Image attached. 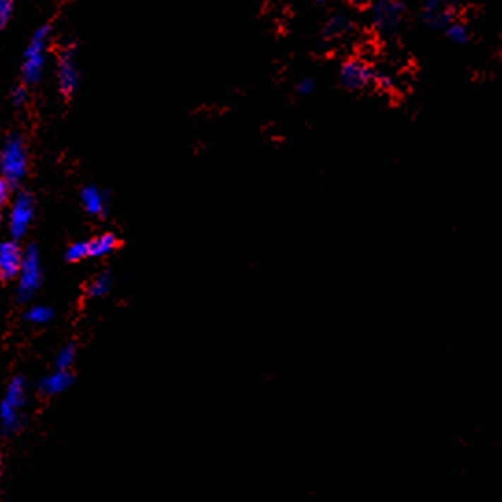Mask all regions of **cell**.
<instances>
[{
    "mask_svg": "<svg viewBox=\"0 0 502 502\" xmlns=\"http://www.w3.org/2000/svg\"><path fill=\"white\" fill-rule=\"evenodd\" d=\"M381 72L366 59L349 58L340 65L338 80L347 91H366L369 87L378 85Z\"/></svg>",
    "mask_w": 502,
    "mask_h": 502,
    "instance_id": "6da1fadb",
    "label": "cell"
},
{
    "mask_svg": "<svg viewBox=\"0 0 502 502\" xmlns=\"http://www.w3.org/2000/svg\"><path fill=\"white\" fill-rule=\"evenodd\" d=\"M407 8L402 0H377L371 10V23L373 28L384 37H392L401 30L405 23Z\"/></svg>",
    "mask_w": 502,
    "mask_h": 502,
    "instance_id": "7a4b0ae2",
    "label": "cell"
},
{
    "mask_svg": "<svg viewBox=\"0 0 502 502\" xmlns=\"http://www.w3.org/2000/svg\"><path fill=\"white\" fill-rule=\"evenodd\" d=\"M26 392H24V381L20 377L13 378L6 390L4 401L0 407V421L6 432L17 431L23 423V408L26 402Z\"/></svg>",
    "mask_w": 502,
    "mask_h": 502,
    "instance_id": "3957f363",
    "label": "cell"
},
{
    "mask_svg": "<svg viewBox=\"0 0 502 502\" xmlns=\"http://www.w3.org/2000/svg\"><path fill=\"white\" fill-rule=\"evenodd\" d=\"M23 263V249L19 248L17 242H2L0 244V279L2 281H11V279L19 277Z\"/></svg>",
    "mask_w": 502,
    "mask_h": 502,
    "instance_id": "277c9868",
    "label": "cell"
},
{
    "mask_svg": "<svg viewBox=\"0 0 502 502\" xmlns=\"http://www.w3.org/2000/svg\"><path fill=\"white\" fill-rule=\"evenodd\" d=\"M421 13L426 26L432 30H445L455 20V11L445 0H425Z\"/></svg>",
    "mask_w": 502,
    "mask_h": 502,
    "instance_id": "5b68a950",
    "label": "cell"
},
{
    "mask_svg": "<svg viewBox=\"0 0 502 502\" xmlns=\"http://www.w3.org/2000/svg\"><path fill=\"white\" fill-rule=\"evenodd\" d=\"M39 282H41V270H39L37 257L34 253H28L24 257L23 268L19 273V294L26 299L35 292Z\"/></svg>",
    "mask_w": 502,
    "mask_h": 502,
    "instance_id": "8992f818",
    "label": "cell"
},
{
    "mask_svg": "<svg viewBox=\"0 0 502 502\" xmlns=\"http://www.w3.org/2000/svg\"><path fill=\"white\" fill-rule=\"evenodd\" d=\"M72 383V377L67 369H56L54 373H50L48 377L43 378L41 383V390L47 395H58V393L65 392Z\"/></svg>",
    "mask_w": 502,
    "mask_h": 502,
    "instance_id": "52a82bcc",
    "label": "cell"
},
{
    "mask_svg": "<svg viewBox=\"0 0 502 502\" xmlns=\"http://www.w3.org/2000/svg\"><path fill=\"white\" fill-rule=\"evenodd\" d=\"M351 28H353V23H351L349 17H345V15H333L325 23L323 34L329 39H338L347 34V32H351Z\"/></svg>",
    "mask_w": 502,
    "mask_h": 502,
    "instance_id": "ba28073f",
    "label": "cell"
},
{
    "mask_svg": "<svg viewBox=\"0 0 502 502\" xmlns=\"http://www.w3.org/2000/svg\"><path fill=\"white\" fill-rule=\"evenodd\" d=\"M445 35H447V39L453 41L455 44H465L469 43V39H471V32H469V28L464 23H460V20H453V23L445 28Z\"/></svg>",
    "mask_w": 502,
    "mask_h": 502,
    "instance_id": "9c48e42d",
    "label": "cell"
},
{
    "mask_svg": "<svg viewBox=\"0 0 502 502\" xmlns=\"http://www.w3.org/2000/svg\"><path fill=\"white\" fill-rule=\"evenodd\" d=\"M116 246V240L113 234H104V237H100V239L92 240L91 244H89V255H92V257H100V255L109 253L111 249Z\"/></svg>",
    "mask_w": 502,
    "mask_h": 502,
    "instance_id": "30bf717a",
    "label": "cell"
},
{
    "mask_svg": "<svg viewBox=\"0 0 502 502\" xmlns=\"http://www.w3.org/2000/svg\"><path fill=\"white\" fill-rule=\"evenodd\" d=\"M26 320H28L30 323H35V325H44V323L52 320V311H50L48 306L35 305L26 312Z\"/></svg>",
    "mask_w": 502,
    "mask_h": 502,
    "instance_id": "8fae6325",
    "label": "cell"
},
{
    "mask_svg": "<svg viewBox=\"0 0 502 502\" xmlns=\"http://www.w3.org/2000/svg\"><path fill=\"white\" fill-rule=\"evenodd\" d=\"M74 359H76V349H74V345H65V347H61L58 353V357H56V368L58 369H71V366L74 364Z\"/></svg>",
    "mask_w": 502,
    "mask_h": 502,
    "instance_id": "7c38bea8",
    "label": "cell"
},
{
    "mask_svg": "<svg viewBox=\"0 0 502 502\" xmlns=\"http://www.w3.org/2000/svg\"><path fill=\"white\" fill-rule=\"evenodd\" d=\"M109 288H111L109 277H107V275H102V277H98L95 282H92L91 288H89V294H91L92 297H100L109 292Z\"/></svg>",
    "mask_w": 502,
    "mask_h": 502,
    "instance_id": "4fadbf2b",
    "label": "cell"
},
{
    "mask_svg": "<svg viewBox=\"0 0 502 502\" xmlns=\"http://www.w3.org/2000/svg\"><path fill=\"white\" fill-rule=\"evenodd\" d=\"M11 13H13V0H0V32L10 23Z\"/></svg>",
    "mask_w": 502,
    "mask_h": 502,
    "instance_id": "5bb4252c",
    "label": "cell"
},
{
    "mask_svg": "<svg viewBox=\"0 0 502 502\" xmlns=\"http://www.w3.org/2000/svg\"><path fill=\"white\" fill-rule=\"evenodd\" d=\"M10 198H11L10 183H8V179H6L4 176H0V210L10 203Z\"/></svg>",
    "mask_w": 502,
    "mask_h": 502,
    "instance_id": "9a60e30c",
    "label": "cell"
},
{
    "mask_svg": "<svg viewBox=\"0 0 502 502\" xmlns=\"http://www.w3.org/2000/svg\"><path fill=\"white\" fill-rule=\"evenodd\" d=\"M314 89H316L314 78H303V80H299L296 85V91L299 92V95H312Z\"/></svg>",
    "mask_w": 502,
    "mask_h": 502,
    "instance_id": "2e32d148",
    "label": "cell"
},
{
    "mask_svg": "<svg viewBox=\"0 0 502 502\" xmlns=\"http://www.w3.org/2000/svg\"><path fill=\"white\" fill-rule=\"evenodd\" d=\"M89 255V244H76V246H72L71 248V251H68V258L71 261H80V258H83V257H87Z\"/></svg>",
    "mask_w": 502,
    "mask_h": 502,
    "instance_id": "e0dca14e",
    "label": "cell"
},
{
    "mask_svg": "<svg viewBox=\"0 0 502 502\" xmlns=\"http://www.w3.org/2000/svg\"><path fill=\"white\" fill-rule=\"evenodd\" d=\"M345 4L354 6V8H364V6L369 4V0H344Z\"/></svg>",
    "mask_w": 502,
    "mask_h": 502,
    "instance_id": "ac0fdd59",
    "label": "cell"
},
{
    "mask_svg": "<svg viewBox=\"0 0 502 502\" xmlns=\"http://www.w3.org/2000/svg\"><path fill=\"white\" fill-rule=\"evenodd\" d=\"M316 2H318V4H323V2H327V0H316Z\"/></svg>",
    "mask_w": 502,
    "mask_h": 502,
    "instance_id": "d6986e66",
    "label": "cell"
}]
</instances>
